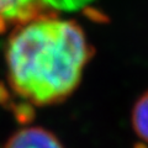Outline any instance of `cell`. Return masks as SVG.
Returning <instances> with one entry per match:
<instances>
[{"instance_id":"cell-6","label":"cell","mask_w":148,"mask_h":148,"mask_svg":"<svg viewBox=\"0 0 148 148\" xmlns=\"http://www.w3.org/2000/svg\"><path fill=\"white\" fill-rule=\"evenodd\" d=\"M0 104L1 105H9L10 104V94L6 88H4V85L0 83Z\"/></svg>"},{"instance_id":"cell-2","label":"cell","mask_w":148,"mask_h":148,"mask_svg":"<svg viewBox=\"0 0 148 148\" xmlns=\"http://www.w3.org/2000/svg\"><path fill=\"white\" fill-rule=\"evenodd\" d=\"M56 14L42 0H0V35L43 15Z\"/></svg>"},{"instance_id":"cell-3","label":"cell","mask_w":148,"mask_h":148,"mask_svg":"<svg viewBox=\"0 0 148 148\" xmlns=\"http://www.w3.org/2000/svg\"><path fill=\"white\" fill-rule=\"evenodd\" d=\"M4 148H64L57 136L42 127H26L15 132Z\"/></svg>"},{"instance_id":"cell-4","label":"cell","mask_w":148,"mask_h":148,"mask_svg":"<svg viewBox=\"0 0 148 148\" xmlns=\"http://www.w3.org/2000/svg\"><path fill=\"white\" fill-rule=\"evenodd\" d=\"M131 121L136 135L148 143V90L136 101L132 109Z\"/></svg>"},{"instance_id":"cell-1","label":"cell","mask_w":148,"mask_h":148,"mask_svg":"<svg viewBox=\"0 0 148 148\" xmlns=\"http://www.w3.org/2000/svg\"><path fill=\"white\" fill-rule=\"evenodd\" d=\"M94 48L75 21L56 14L14 27L5 48L8 79L20 98L36 106L69 98L80 84Z\"/></svg>"},{"instance_id":"cell-5","label":"cell","mask_w":148,"mask_h":148,"mask_svg":"<svg viewBox=\"0 0 148 148\" xmlns=\"http://www.w3.org/2000/svg\"><path fill=\"white\" fill-rule=\"evenodd\" d=\"M92 0H42V3L51 11L56 12V10L63 11H74L85 8Z\"/></svg>"}]
</instances>
